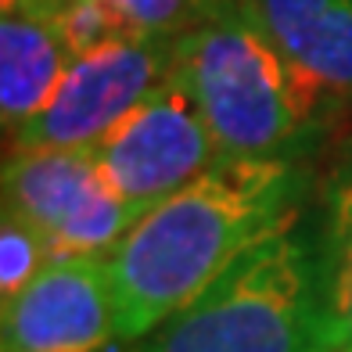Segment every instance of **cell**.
<instances>
[{
  "label": "cell",
  "mask_w": 352,
  "mask_h": 352,
  "mask_svg": "<svg viewBox=\"0 0 352 352\" xmlns=\"http://www.w3.org/2000/svg\"><path fill=\"white\" fill-rule=\"evenodd\" d=\"M306 173L287 158H219L151 205L108 255L119 342H137L198 298L237 255L298 216Z\"/></svg>",
  "instance_id": "1"
},
{
  "label": "cell",
  "mask_w": 352,
  "mask_h": 352,
  "mask_svg": "<svg viewBox=\"0 0 352 352\" xmlns=\"http://www.w3.org/2000/svg\"><path fill=\"white\" fill-rule=\"evenodd\" d=\"M187 76L223 158H287L320 137L334 98L280 54L241 0H209L176 36Z\"/></svg>",
  "instance_id": "2"
},
{
  "label": "cell",
  "mask_w": 352,
  "mask_h": 352,
  "mask_svg": "<svg viewBox=\"0 0 352 352\" xmlns=\"http://www.w3.org/2000/svg\"><path fill=\"white\" fill-rule=\"evenodd\" d=\"M137 352H342L316 227L292 216L169 316Z\"/></svg>",
  "instance_id": "3"
},
{
  "label": "cell",
  "mask_w": 352,
  "mask_h": 352,
  "mask_svg": "<svg viewBox=\"0 0 352 352\" xmlns=\"http://www.w3.org/2000/svg\"><path fill=\"white\" fill-rule=\"evenodd\" d=\"M176 72V36H119L76 54L54 98L19 133L14 151L94 148Z\"/></svg>",
  "instance_id": "4"
},
{
  "label": "cell",
  "mask_w": 352,
  "mask_h": 352,
  "mask_svg": "<svg viewBox=\"0 0 352 352\" xmlns=\"http://www.w3.org/2000/svg\"><path fill=\"white\" fill-rule=\"evenodd\" d=\"M4 209L47 237L54 259H108L126 230L144 216L101 173L87 148L11 151L4 162Z\"/></svg>",
  "instance_id": "5"
},
{
  "label": "cell",
  "mask_w": 352,
  "mask_h": 352,
  "mask_svg": "<svg viewBox=\"0 0 352 352\" xmlns=\"http://www.w3.org/2000/svg\"><path fill=\"white\" fill-rule=\"evenodd\" d=\"M90 151L108 184L140 212L184 190L223 158L180 69Z\"/></svg>",
  "instance_id": "6"
},
{
  "label": "cell",
  "mask_w": 352,
  "mask_h": 352,
  "mask_svg": "<svg viewBox=\"0 0 352 352\" xmlns=\"http://www.w3.org/2000/svg\"><path fill=\"white\" fill-rule=\"evenodd\" d=\"M4 352H108L116 295L108 259H54L22 295L4 302Z\"/></svg>",
  "instance_id": "7"
},
{
  "label": "cell",
  "mask_w": 352,
  "mask_h": 352,
  "mask_svg": "<svg viewBox=\"0 0 352 352\" xmlns=\"http://www.w3.org/2000/svg\"><path fill=\"white\" fill-rule=\"evenodd\" d=\"M72 43L61 29L58 0H4L0 4V119L14 137L54 98Z\"/></svg>",
  "instance_id": "8"
},
{
  "label": "cell",
  "mask_w": 352,
  "mask_h": 352,
  "mask_svg": "<svg viewBox=\"0 0 352 352\" xmlns=\"http://www.w3.org/2000/svg\"><path fill=\"white\" fill-rule=\"evenodd\" d=\"M280 54L334 101L352 98V0H241Z\"/></svg>",
  "instance_id": "9"
},
{
  "label": "cell",
  "mask_w": 352,
  "mask_h": 352,
  "mask_svg": "<svg viewBox=\"0 0 352 352\" xmlns=\"http://www.w3.org/2000/svg\"><path fill=\"white\" fill-rule=\"evenodd\" d=\"M320 237V277L331 313V327L342 352H352V148L334 169L324 198Z\"/></svg>",
  "instance_id": "10"
},
{
  "label": "cell",
  "mask_w": 352,
  "mask_h": 352,
  "mask_svg": "<svg viewBox=\"0 0 352 352\" xmlns=\"http://www.w3.org/2000/svg\"><path fill=\"white\" fill-rule=\"evenodd\" d=\"M51 263L54 252L47 245V237L14 209H4V223H0V298L11 302L14 295H22Z\"/></svg>",
  "instance_id": "11"
},
{
  "label": "cell",
  "mask_w": 352,
  "mask_h": 352,
  "mask_svg": "<svg viewBox=\"0 0 352 352\" xmlns=\"http://www.w3.org/2000/svg\"><path fill=\"white\" fill-rule=\"evenodd\" d=\"M140 36H180L209 0H98Z\"/></svg>",
  "instance_id": "12"
}]
</instances>
